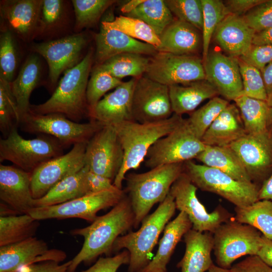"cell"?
<instances>
[{"instance_id": "1", "label": "cell", "mask_w": 272, "mask_h": 272, "mask_svg": "<svg viewBox=\"0 0 272 272\" xmlns=\"http://www.w3.org/2000/svg\"><path fill=\"white\" fill-rule=\"evenodd\" d=\"M134 224V215L125 194L109 212L98 216L90 225L72 230L71 234L83 237L84 241L71 260L67 272H75L81 263L89 264L102 254L110 255L116 239L133 227Z\"/></svg>"}, {"instance_id": "2", "label": "cell", "mask_w": 272, "mask_h": 272, "mask_svg": "<svg viewBox=\"0 0 272 272\" xmlns=\"http://www.w3.org/2000/svg\"><path fill=\"white\" fill-rule=\"evenodd\" d=\"M183 119L182 116L173 113L169 118L160 121L142 123L131 120L113 126L124 153L123 164L114 179L113 185L122 189L127 173L138 169L145 160L150 148L174 130Z\"/></svg>"}, {"instance_id": "3", "label": "cell", "mask_w": 272, "mask_h": 272, "mask_svg": "<svg viewBox=\"0 0 272 272\" xmlns=\"http://www.w3.org/2000/svg\"><path fill=\"white\" fill-rule=\"evenodd\" d=\"M93 61V51L91 50L78 64L64 72L46 102L31 105L29 111L39 114L59 113L77 122L88 116L86 92Z\"/></svg>"}, {"instance_id": "4", "label": "cell", "mask_w": 272, "mask_h": 272, "mask_svg": "<svg viewBox=\"0 0 272 272\" xmlns=\"http://www.w3.org/2000/svg\"><path fill=\"white\" fill-rule=\"evenodd\" d=\"M183 172L184 163H180L159 166L144 173L126 174L124 190L134 215V229H138L155 204L165 200L172 185Z\"/></svg>"}, {"instance_id": "5", "label": "cell", "mask_w": 272, "mask_h": 272, "mask_svg": "<svg viewBox=\"0 0 272 272\" xmlns=\"http://www.w3.org/2000/svg\"><path fill=\"white\" fill-rule=\"evenodd\" d=\"M176 209L174 198L168 193L156 210L143 220L139 230L130 231L116 239L112 246V253L118 252L121 249L129 252L128 272H138L150 262L159 236L174 215Z\"/></svg>"}, {"instance_id": "6", "label": "cell", "mask_w": 272, "mask_h": 272, "mask_svg": "<svg viewBox=\"0 0 272 272\" xmlns=\"http://www.w3.org/2000/svg\"><path fill=\"white\" fill-rule=\"evenodd\" d=\"M18 127L0 140V162L10 161L13 165L32 173L45 162L64 154L66 147L55 138L39 134L26 139L18 132Z\"/></svg>"}, {"instance_id": "7", "label": "cell", "mask_w": 272, "mask_h": 272, "mask_svg": "<svg viewBox=\"0 0 272 272\" xmlns=\"http://www.w3.org/2000/svg\"><path fill=\"white\" fill-rule=\"evenodd\" d=\"M184 172L197 188L215 193L236 207H244L258 200L260 187L253 182L237 180L218 169L192 160L184 163Z\"/></svg>"}, {"instance_id": "8", "label": "cell", "mask_w": 272, "mask_h": 272, "mask_svg": "<svg viewBox=\"0 0 272 272\" xmlns=\"http://www.w3.org/2000/svg\"><path fill=\"white\" fill-rule=\"evenodd\" d=\"M103 126L95 121L79 123L59 113L39 114L30 111L22 117L19 125L21 130L25 132L53 137L66 148L87 143Z\"/></svg>"}, {"instance_id": "9", "label": "cell", "mask_w": 272, "mask_h": 272, "mask_svg": "<svg viewBox=\"0 0 272 272\" xmlns=\"http://www.w3.org/2000/svg\"><path fill=\"white\" fill-rule=\"evenodd\" d=\"M213 238L217 265L230 269L237 259L246 255H257L262 234L249 225L231 220L219 227L213 233Z\"/></svg>"}, {"instance_id": "10", "label": "cell", "mask_w": 272, "mask_h": 272, "mask_svg": "<svg viewBox=\"0 0 272 272\" xmlns=\"http://www.w3.org/2000/svg\"><path fill=\"white\" fill-rule=\"evenodd\" d=\"M122 189L114 187L89 193L60 204L34 208L28 214L38 220L80 218L92 223L101 210L113 207L125 195Z\"/></svg>"}, {"instance_id": "11", "label": "cell", "mask_w": 272, "mask_h": 272, "mask_svg": "<svg viewBox=\"0 0 272 272\" xmlns=\"http://www.w3.org/2000/svg\"><path fill=\"white\" fill-rule=\"evenodd\" d=\"M206 146L191 129L186 119L166 135L158 140L149 149L145 161L150 169L167 164L192 160Z\"/></svg>"}, {"instance_id": "12", "label": "cell", "mask_w": 272, "mask_h": 272, "mask_svg": "<svg viewBox=\"0 0 272 272\" xmlns=\"http://www.w3.org/2000/svg\"><path fill=\"white\" fill-rule=\"evenodd\" d=\"M197 189L183 172L173 183L169 193L174 198L176 209L187 215L192 229L213 234L220 225L231 220L232 215L221 206L208 212L197 197Z\"/></svg>"}, {"instance_id": "13", "label": "cell", "mask_w": 272, "mask_h": 272, "mask_svg": "<svg viewBox=\"0 0 272 272\" xmlns=\"http://www.w3.org/2000/svg\"><path fill=\"white\" fill-rule=\"evenodd\" d=\"M145 76L168 87L206 80L202 59L196 55L157 52L150 58Z\"/></svg>"}, {"instance_id": "14", "label": "cell", "mask_w": 272, "mask_h": 272, "mask_svg": "<svg viewBox=\"0 0 272 272\" xmlns=\"http://www.w3.org/2000/svg\"><path fill=\"white\" fill-rule=\"evenodd\" d=\"M131 109L133 121L139 123L169 118L173 114L169 87L146 76L137 78Z\"/></svg>"}, {"instance_id": "15", "label": "cell", "mask_w": 272, "mask_h": 272, "mask_svg": "<svg viewBox=\"0 0 272 272\" xmlns=\"http://www.w3.org/2000/svg\"><path fill=\"white\" fill-rule=\"evenodd\" d=\"M123 159V151L113 126H104L87 144L85 166L92 172L113 181Z\"/></svg>"}, {"instance_id": "16", "label": "cell", "mask_w": 272, "mask_h": 272, "mask_svg": "<svg viewBox=\"0 0 272 272\" xmlns=\"http://www.w3.org/2000/svg\"><path fill=\"white\" fill-rule=\"evenodd\" d=\"M87 144L74 145L68 153L45 162L32 173L31 189L34 199L43 197L60 181L85 166Z\"/></svg>"}, {"instance_id": "17", "label": "cell", "mask_w": 272, "mask_h": 272, "mask_svg": "<svg viewBox=\"0 0 272 272\" xmlns=\"http://www.w3.org/2000/svg\"><path fill=\"white\" fill-rule=\"evenodd\" d=\"M87 43L83 33L34 44L33 50L41 55L47 62L49 79L55 85L61 74L74 67L82 60V55Z\"/></svg>"}, {"instance_id": "18", "label": "cell", "mask_w": 272, "mask_h": 272, "mask_svg": "<svg viewBox=\"0 0 272 272\" xmlns=\"http://www.w3.org/2000/svg\"><path fill=\"white\" fill-rule=\"evenodd\" d=\"M228 147L238 157L253 182L263 183L271 173L272 134L269 131L246 134Z\"/></svg>"}, {"instance_id": "19", "label": "cell", "mask_w": 272, "mask_h": 272, "mask_svg": "<svg viewBox=\"0 0 272 272\" xmlns=\"http://www.w3.org/2000/svg\"><path fill=\"white\" fill-rule=\"evenodd\" d=\"M66 253L48 248L46 242L35 237L0 247V272H16L21 267L41 261H64Z\"/></svg>"}, {"instance_id": "20", "label": "cell", "mask_w": 272, "mask_h": 272, "mask_svg": "<svg viewBox=\"0 0 272 272\" xmlns=\"http://www.w3.org/2000/svg\"><path fill=\"white\" fill-rule=\"evenodd\" d=\"M206 80L227 100L241 96L243 85L238 58L219 51H209L203 60Z\"/></svg>"}, {"instance_id": "21", "label": "cell", "mask_w": 272, "mask_h": 272, "mask_svg": "<svg viewBox=\"0 0 272 272\" xmlns=\"http://www.w3.org/2000/svg\"><path fill=\"white\" fill-rule=\"evenodd\" d=\"M31 173L14 165L0 164V199L15 215L28 214L34 208L31 189Z\"/></svg>"}, {"instance_id": "22", "label": "cell", "mask_w": 272, "mask_h": 272, "mask_svg": "<svg viewBox=\"0 0 272 272\" xmlns=\"http://www.w3.org/2000/svg\"><path fill=\"white\" fill-rule=\"evenodd\" d=\"M137 78L122 82L106 95L94 106L89 108L90 120L103 126H114L126 121H133L132 115V94Z\"/></svg>"}, {"instance_id": "23", "label": "cell", "mask_w": 272, "mask_h": 272, "mask_svg": "<svg viewBox=\"0 0 272 272\" xmlns=\"http://www.w3.org/2000/svg\"><path fill=\"white\" fill-rule=\"evenodd\" d=\"M43 0L1 2V16L10 30L25 41L35 38Z\"/></svg>"}, {"instance_id": "24", "label": "cell", "mask_w": 272, "mask_h": 272, "mask_svg": "<svg viewBox=\"0 0 272 272\" xmlns=\"http://www.w3.org/2000/svg\"><path fill=\"white\" fill-rule=\"evenodd\" d=\"M95 40L96 65L122 53H134L153 56L158 52L156 47L151 44L140 41L119 31L101 26L99 32L95 35Z\"/></svg>"}, {"instance_id": "25", "label": "cell", "mask_w": 272, "mask_h": 272, "mask_svg": "<svg viewBox=\"0 0 272 272\" xmlns=\"http://www.w3.org/2000/svg\"><path fill=\"white\" fill-rule=\"evenodd\" d=\"M255 33L243 16L230 14L219 24L213 37L228 55L239 58L252 46Z\"/></svg>"}, {"instance_id": "26", "label": "cell", "mask_w": 272, "mask_h": 272, "mask_svg": "<svg viewBox=\"0 0 272 272\" xmlns=\"http://www.w3.org/2000/svg\"><path fill=\"white\" fill-rule=\"evenodd\" d=\"M158 52L179 55H196L202 48L200 31L184 21L174 19L163 31Z\"/></svg>"}, {"instance_id": "27", "label": "cell", "mask_w": 272, "mask_h": 272, "mask_svg": "<svg viewBox=\"0 0 272 272\" xmlns=\"http://www.w3.org/2000/svg\"><path fill=\"white\" fill-rule=\"evenodd\" d=\"M185 251L177 264L181 272H206L214 264L211 252L214 248L213 234L193 229L183 236Z\"/></svg>"}, {"instance_id": "28", "label": "cell", "mask_w": 272, "mask_h": 272, "mask_svg": "<svg viewBox=\"0 0 272 272\" xmlns=\"http://www.w3.org/2000/svg\"><path fill=\"white\" fill-rule=\"evenodd\" d=\"M239 110L229 104L207 130L201 140L206 146L228 147L245 135Z\"/></svg>"}, {"instance_id": "29", "label": "cell", "mask_w": 272, "mask_h": 272, "mask_svg": "<svg viewBox=\"0 0 272 272\" xmlns=\"http://www.w3.org/2000/svg\"><path fill=\"white\" fill-rule=\"evenodd\" d=\"M192 228V223L187 215L180 212L177 217L165 226L154 257L138 272H167L166 266L176 245Z\"/></svg>"}, {"instance_id": "30", "label": "cell", "mask_w": 272, "mask_h": 272, "mask_svg": "<svg viewBox=\"0 0 272 272\" xmlns=\"http://www.w3.org/2000/svg\"><path fill=\"white\" fill-rule=\"evenodd\" d=\"M169 89L173 113L181 116L191 113L203 101L219 95L216 89L206 80L172 85Z\"/></svg>"}, {"instance_id": "31", "label": "cell", "mask_w": 272, "mask_h": 272, "mask_svg": "<svg viewBox=\"0 0 272 272\" xmlns=\"http://www.w3.org/2000/svg\"><path fill=\"white\" fill-rule=\"evenodd\" d=\"M41 66L40 60L37 55L33 54L29 55L23 64L17 78L10 83L21 118L30 110V97L39 82Z\"/></svg>"}, {"instance_id": "32", "label": "cell", "mask_w": 272, "mask_h": 272, "mask_svg": "<svg viewBox=\"0 0 272 272\" xmlns=\"http://www.w3.org/2000/svg\"><path fill=\"white\" fill-rule=\"evenodd\" d=\"M195 159L202 164L218 169L237 180L253 182L238 157L229 147L206 146Z\"/></svg>"}, {"instance_id": "33", "label": "cell", "mask_w": 272, "mask_h": 272, "mask_svg": "<svg viewBox=\"0 0 272 272\" xmlns=\"http://www.w3.org/2000/svg\"><path fill=\"white\" fill-rule=\"evenodd\" d=\"M87 169L85 166L60 181L43 197L34 199V208L56 205L87 194L85 181Z\"/></svg>"}, {"instance_id": "34", "label": "cell", "mask_w": 272, "mask_h": 272, "mask_svg": "<svg viewBox=\"0 0 272 272\" xmlns=\"http://www.w3.org/2000/svg\"><path fill=\"white\" fill-rule=\"evenodd\" d=\"M234 101L239 110L246 134L269 131V107L266 101L241 96Z\"/></svg>"}, {"instance_id": "35", "label": "cell", "mask_w": 272, "mask_h": 272, "mask_svg": "<svg viewBox=\"0 0 272 272\" xmlns=\"http://www.w3.org/2000/svg\"><path fill=\"white\" fill-rule=\"evenodd\" d=\"M39 221L28 214L0 217V247L34 237Z\"/></svg>"}, {"instance_id": "36", "label": "cell", "mask_w": 272, "mask_h": 272, "mask_svg": "<svg viewBox=\"0 0 272 272\" xmlns=\"http://www.w3.org/2000/svg\"><path fill=\"white\" fill-rule=\"evenodd\" d=\"M234 220L249 225L272 240V201L258 200L244 207L235 208Z\"/></svg>"}, {"instance_id": "37", "label": "cell", "mask_w": 272, "mask_h": 272, "mask_svg": "<svg viewBox=\"0 0 272 272\" xmlns=\"http://www.w3.org/2000/svg\"><path fill=\"white\" fill-rule=\"evenodd\" d=\"M125 16L143 21L159 37L174 20L172 13L163 0H145Z\"/></svg>"}, {"instance_id": "38", "label": "cell", "mask_w": 272, "mask_h": 272, "mask_svg": "<svg viewBox=\"0 0 272 272\" xmlns=\"http://www.w3.org/2000/svg\"><path fill=\"white\" fill-rule=\"evenodd\" d=\"M149 60L143 54L125 53L114 56L99 65L119 80L128 76L139 78L145 74Z\"/></svg>"}, {"instance_id": "39", "label": "cell", "mask_w": 272, "mask_h": 272, "mask_svg": "<svg viewBox=\"0 0 272 272\" xmlns=\"http://www.w3.org/2000/svg\"><path fill=\"white\" fill-rule=\"evenodd\" d=\"M101 26L119 31L135 39L151 44L156 48L161 45L159 37L147 24L138 19L120 16L114 21H103Z\"/></svg>"}, {"instance_id": "40", "label": "cell", "mask_w": 272, "mask_h": 272, "mask_svg": "<svg viewBox=\"0 0 272 272\" xmlns=\"http://www.w3.org/2000/svg\"><path fill=\"white\" fill-rule=\"evenodd\" d=\"M67 14L66 1L43 0L35 38L50 35L62 27Z\"/></svg>"}, {"instance_id": "41", "label": "cell", "mask_w": 272, "mask_h": 272, "mask_svg": "<svg viewBox=\"0 0 272 272\" xmlns=\"http://www.w3.org/2000/svg\"><path fill=\"white\" fill-rule=\"evenodd\" d=\"M117 1L114 0H73L75 15L74 31L91 27L99 20L105 11Z\"/></svg>"}, {"instance_id": "42", "label": "cell", "mask_w": 272, "mask_h": 272, "mask_svg": "<svg viewBox=\"0 0 272 272\" xmlns=\"http://www.w3.org/2000/svg\"><path fill=\"white\" fill-rule=\"evenodd\" d=\"M203 10L202 29V60L209 52V46L213 35L221 22L230 14L223 1L201 0Z\"/></svg>"}, {"instance_id": "43", "label": "cell", "mask_w": 272, "mask_h": 272, "mask_svg": "<svg viewBox=\"0 0 272 272\" xmlns=\"http://www.w3.org/2000/svg\"><path fill=\"white\" fill-rule=\"evenodd\" d=\"M229 104L228 100L216 96L190 113L186 120L194 134L201 140L212 123Z\"/></svg>"}, {"instance_id": "44", "label": "cell", "mask_w": 272, "mask_h": 272, "mask_svg": "<svg viewBox=\"0 0 272 272\" xmlns=\"http://www.w3.org/2000/svg\"><path fill=\"white\" fill-rule=\"evenodd\" d=\"M10 83L0 78V130L3 138L19 127L21 119Z\"/></svg>"}, {"instance_id": "45", "label": "cell", "mask_w": 272, "mask_h": 272, "mask_svg": "<svg viewBox=\"0 0 272 272\" xmlns=\"http://www.w3.org/2000/svg\"><path fill=\"white\" fill-rule=\"evenodd\" d=\"M122 82L115 78L100 65H96L88 81L86 97L89 108L94 106L109 90L115 89Z\"/></svg>"}, {"instance_id": "46", "label": "cell", "mask_w": 272, "mask_h": 272, "mask_svg": "<svg viewBox=\"0 0 272 272\" xmlns=\"http://www.w3.org/2000/svg\"><path fill=\"white\" fill-rule=\"evenodd\" d=\"M18 63L15 40L9 29L3 30L0 35V78L11 83Z\"/></svg>"}, {"instance_id": "47", "label": "cell", "mask_w": 272, "mask_h": 272, "mask_svg": "<svg viewBox=\"0 0 272 272\" xmlns=\"http://www.w3.org/2000/svg\"><path fill=\"white\" fill-rule=\"evenodd\" d=\"M243 90L241 96L267 101L268 96L261 72L238 58Z\"/></svg>"}, {"instance_id": "48", "label": "cell", "mask_w": 272, "mask_h": 272, "mask_svg": "<svg viewBox=\"0 0 272 272\" xmlns=\"http://www.w3.org/2000/svg\"><path fill=\"white\" fill-rule=\"evenodd\" d=\"M177 19L187 22L202 31L203 10L201 0H165Z\"/></svg>"}, {"instance_id": "49", "label": "cell", "mask_w": 272, "mask_h": 272, "mask_svg": "<svg viewBox=\"0 0 272 272\" xmlns=\"http://www.w3.org/2000/svg\"><path fill=\"white\" fill-rule=\"evenodd\" d=\"M243 18L256 32L272 27V0H264L250 10Z\"/></svg>"}, {"instance_id": "50", "label": "cell", "mask_w": 272, "mask_h": 272, "mask_svg": "<svg viewBox=\"0 0 272 272\" xmlns=\"http://www.w3.org/2000/svg\"><path fill=\"white\" fill-rule=\"evenodd\" d=\"M239 58L261 72L272 62V45H253Z\"/></svg>"}, {"instance_id": "51", "label": "cell", "mask_w": 272, "mask_h": 272, "mask_svg": "<svg viewBox=\"0 0 272 272\" xmlns=\"http://www.w3.org/2000/svg\"><path fill=\"white\" fill-rule=\"evenodd\" d=\"M129 260V252L124 249L113 256L100 257L92 266L81 272H117L122 265L128 264Z\"/></svg>"}, {"instance_id": "52", "label": "cell", "mask_w": 272, "mask_h": 272, "mask_svg": "<svg viewBox=\"0 0 272 272\" xmlns=\"http://www.w3.org/2000/svg\"><path fill=\"white\" fill-rule=\"evenodd\" d=\"M230 272H272V267L257 255H249L231 266Z\"/></svg>"}, {"instance_id": "53", "label": "cell", "mask_w": 272, "mask_h": 272, "mask_svg": "<svg viewBox=\"0 0 272 272\" xmlns=\"http://www.w3.org/2000/svg\"><path fill=\"white\" fill-rule=\"evenodd\" d=\"M85 181L87 194L116 187L113 185V181L112 180L92 172L88 167L85 174Z\"/></svg>"}, {"instance_id": "54", "label": "cell", "mask_w": 272, "mask_h": 272, "mask_svg": "<svg viewBox=\"0 0 272 272\" xmlns=\"http://www.w3.org/2000/svg\"><path fill=\"white\" fill-rule=\"evenodd\" d=\"M71 260L60 263L53 260L36 262L21 267L16 272H67Z\"/></svg>"}, {"instance_id": "55", "label": "cell", "mask_w": 272, "mask_h": 272, "mask_svg": "<svg viewBox=\"0 0 272 272\" xmlns=\"http://www.w3.org/2000/svg\"><path fill=\"white\" fill-rule=\"evenodd\" d=\"M264 0H228L224 3L230 14L243 16Z\"/></svg>"}, {"instance_id": "56", "label": "cell", "mask_w": 272, "mask_h": 272, "mask_svg": "<svg viewBox=\"0 0 272 272\" xmlns=\"http://www.w3.org/2000/svg\"><path fill=\"white\" fill-rule=\"evenodd\" d=\"M257 256L266 264L272 267V240L262 234L261 246Z\"/></svg>"}, {"instance_id": "57", "label": "cell", "mask_w": 272, "mask_h": 272, "mask_svg": "<svg viewBox=\"0 0 272 272\" xmlns=\"http://www.w3.org/2000/svg\"><path fill=\"white\" fill-rule=\"evenodd\" d=\"M253 45H272V27L256 32L252 42Z\"/></svg>"}, {"instance_id": "58", "label": "cell", "mask_w": 272, "mask_h": 272, "mask_svg": "<svg viewBox=\"0 0 272 272\" xmlns=\"http://www.w3.org/2000/svg\"><path fill=\"white\" fill-rule=\"evenodd\" d=\"M262 199L272 201V172L259 188L258 200Z\"/></svg>"}, {"instance_id": "59", "label": "cell", "mask_w": 272, "mask_h": 272, "mask_svg": "<svg viewBox=\"0 0 272 272\" xmlns=\"http://www.w3.org/2000/svg\"><path fill=\"white\" fill-rule=\"evenodd\" d=\"M261 72L267 96H269L272 94V62L266 65Z\"/></svg>"}, {"instance_id": "60", "label": "cell", "mask_w": 272, "mask_h": 272, "mask_svg": "<svg viewBox=\"0 0 272 272\" xmlns=\"http://www.w3.org/2000/svg\"><path fill=\"white\" fill-rule=\"evenodd\" d=\"M145 0H132L126 3L121 8L122 13L127 14L135 9L137 7L143 3Z\"/></svg>"}, {"instance_id": "61", "label": "cell", "mask_w": 272, "mask_h": 272, "mask_svg": "<svg viewBox=\"0 0 272 272\" xmlns=\"http://www.w3.org/2000/svg\"><path fill=\"white\" fill-rule=\"evenodd\" d=\"M267 103L269 107L268 131L272 134V94L268 96Z\"/></svg>"}, {"instance_id": "62", "label": "cell", "mask_w": 272, "mask_h": 272, "mask_svg": "<svg viewBox=\"0 0 272 272\" xmlns=\"http://www.w3.org/2000/svg\"><path fill=\"white\" fill-rule=\"evenodd\" d=\"M206 272H230V270L229 269L222 268L213 264Z\"/></svg>"}]
</instances>
